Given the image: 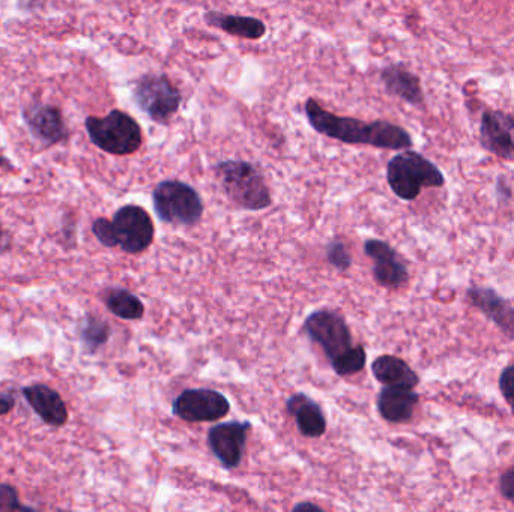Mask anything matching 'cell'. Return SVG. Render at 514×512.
I'll return each mask as SVG.
<instances>
[{"mask_svg": "<svg viewBox=\"0 0 514 512\" xmlns=\"http://www.w3.org/2000/svg\"><path fill=\"white\" fill-rule=\"evenodd\" d=\"M306 116L313 130L345 145H367L391 151H402L412 146L411 134L399 125L337 116L325 110L313 98L306 101Z\"/></svg>", "mask_w": 514, "mask_h": 512, "instance_id": "cell-1", "label": "cell"}, {"mask_svg": "<svg viewBox=\"0 0 514 512\" xmlns=\"http://www.w3.org/2000/svg\"><path fill=\"white\" fill-rule=\"evenodd\" d=\"M215 176L230 202L245 211L270 208L271 193L261 172L247 161H221L214 167Z\"/></svg>", "mask_w": 514, "mask_h": 512, "instance_id": "cell-2", "label": "cell"}, {"mask_svg": "<svg viewBox=\"0 0 514 512\" xmlns=\"http://www.w3.org/2000/svg\"><path fill=\"white\" fill-rule=\"evenodd\" d=\"M387 182L399 199L412 202L423 188L444 187L441 170L415 151H405L391 158L387 164Z\"/></svg>", "mask_w": 514, "mask_h": 512, "instance_id": "cell-3", "label": "cell"}, {"mask_svg": "<svg viewBox=\"0 0 514 512\" xmlns=\"http://www.w3.org/2000/svg\"><path fill=\"white\" fill-rule=\"evenodd\" d=\"M85 128L98 149L116 157L134 154L143 143L142 128L136 119L122 110H112L104 118L89 116Z\"/></svg>", "mask_w": 514, "mask_h": 512, "instance_id": "cell-4", "label": "cell"}, {"mask_svg": "<svg viewBox=\"0 0 514 512\" xmlns=\"http://www.w3.org/2000/svg\"><path fill=\"white\" fill-rule=\"evenodd\" d=\"M155 214L163 223L194 226L203 215V202L191 185L181 181H163L152 193Z\"/></svg>", "mask_w": 514, "mask_h": 512, "instance_id": "cell-5", "label": "cell"}, {"mask_svg": "<svg viewBox=\"0 0 514 512\" xmlns=\"http://www.w3.org/2000/svg\"><path fill=\"white\" fill-rule=\"evenodd\" d=\"M137 106L157 124H167L181 106L179 89L164 74H145L133 88Z\"/></svg>", "mask_w": 514, "mask_h": 512, "instance_id": "cell-6", "label": "cell"}, {"mask_svg": "<svg viewBox=\"0 0 514 512\" xmlns=\"http://www.w3.org/2000/svg\"><path fill=\"white\" fill-rule=\"evenodd\" d=\"M112 224L116 247H121L125 253H143L154 242V223L142 206H122L113 215Z\"/></svg>", "mask_w": 514, "mask_h": 512, "instance_id": "cell-7", "label": "cell"}, {"mask_svg": "<svg viewBox=\"0 0 514 512\" xmlns=\"http://www.w3.org/2000/svg\"><path fill=\"white\" fill-rule=\"evenodd\" d=\"M307 337L322 347L328 361L352 347V334L345 317L333 310H316L304 322Z\"/></svg>", "mask_w": 514, "mask_h": 512, "instance_id": "cell-8", "label": "cell"}, {"mask_svg": "<svg viewBox=\"0 0 514 512\" xmlns=\"http://www.w3.org/2000/svg\"><path fill=\"white\" fill-rule=\"evenodd\" d=\"M173 415L187 422H212L229 415L230 403L215 389H185L172 404Z\"/></svg>", "mask_w": 514, "mask_h": 512, "instance_id": "cell-9", "label": "cell"}, {"mask_svg": "<svg viewBox=\"0 0 514 512\" xmlns=\"http://www.w3.org/2000/svg\"><path fill=\"white\" fill-rule=\"evenodd\" d=\"M250 430L248 421L221 422L209 428V449L224 469H235L241 464Z\"/></svg>", "mask_w": 514, "mask_h": 512, "instance_id": "cell-10", "label": "cell"}, {"mask_svg": "<svg viewBox=\"0 0 514 512\" xmlns=\"http://www.w3.org/2000/svg\"><path fill=\"white\" fill-rule=\"evenodd\" d=\"M364 253L373 260V278L379 286L400 289L408 284V266L388 242L367 239Z\"/></svg>", "mask_w": 514, "mask_h": 512, "instance_id": "cell-11", "label": "cell"}, {"mask_svg": "<svg viewBox=\"0 0 514 512\" xmlns=\"http://www.w3.org/2000/svg\"><path fill=\"white\" fill-rule=\"evenodd\" d=\"M22 116L32 136L44 146L59 145L70 137V130L59 107L32 103L23 109Z\"/></svg>", "mask_w": 514, "mask_h": 512, "instance_id": "cell-12", "label": "cell"}, {"mask_svg": "<svg viewBox=\"0 0 514 512\" xmlns=\"http://www.w3.org/2000/svg\"><path fill=\"white\" fill-rule=\"evenodd\" d=\"M480 143L487 152L514 163V118L501 110L481 116Z\"/></svg>", "mask_w": 514, "mask_h": 512, "instance_id": "cell-13", "label": "cell"}, {"mask_svg": "<svg viewBox=\"0 0 514 512\" xmlns=\"http://www.w3.org/2000/svg\"><path fill=\"white\" fill-rule=\"evenodd\" d=\"M466 296L472 307L480 310L505 337L514 341V307L507 299L490 287L477 286L469 287Z\"/></svg>", "mask_w": 514, "mask_h": 512, "instance_id": "cell-14", "label": "cell"}, {"mask_svg": "<svg viewBox=\"0 0 514 512\" xmlns=\"http://www.w3.org/2000/svg\"><path fill=\"white\" fill-rule=\"evenodd\" d=\"M28 403L37 415L53 428L62 427L68 422V409L61 394L50 386L37 383V385L26 386L23 388Z\"/></svg>", "mask_w": 514, "mask_h": 512, "instance_id": "cell-15", "label": "cell"}, {"mask_svg": "<svg viewBox=\"0 0 514 512\" xmlns=\"http://www.w3.org/2000/svg\"><path fill=\"white\" fill-rule=\"evenodd\" d=\"M286 410L297 422L298 430L304 437L318 439L327 431V418L324 410L309 395L297 392L286 401Z\"/></svg>", "mask_w": 514, "mask_h": 512, "instance_id": "cell-16", "label": "cell"}, {"mask_svg": "<svg viewBox=\"0 0 514 512\" xmlns=\"http://www.w3.org/2000/svg\"><path fill=\"white\" fill-rule=\"evenodd\" d=\"M420 395L414 389L384 386L378 395V410L385 421L405 424L414 416Z\"/></svg>", "mask_w": 514, "mask_h": 512, "instance_id": "cell-17", "label": "cell"}, {"mask_svg": "<svg viewBox=\"0 0 514 512\" xmlns=\"http://www.w3.org/2000/svg\"><path fill=\"white\" fill-rule=\"evenodd\" d=\"M385 91L414 107L424 104V92L418 76L406 70L403 65H390L381 71Z\"/></svg>", "mask_w": 514, "mask_h": 512, "instance_id": "cell-18", "label": "cell"}, {"mask_svg": "<svg viewBox=\"0 0 514 512\" xmlns=\"http://www.w3.org/2000/svg\"><path fill=\"white\" fill-rule=\"evenodd\" d=\"M372 373L384 386L415 389L420 385V376L415 373L414 368L394 355H382L376 358L372 364Z\"/></svg>", "mask_w": 514, "mask_h": 512, "instance_id": "cell-19", "label": "cell"}, {"mask_svg": "<svg viewBox=\"0 0 514 512\" xmlns=\"http://www.w3.org/2000/svg\"><path fill=\"white\" fill-rule=\"evenodd\" d=\"M206 25L220 29L233 37L244 40H261L267 34V26L264 22L254 17L232 16V14L209 11L203 16Z\"/></svg>", "mask_w": 514, "mask_h": 512, "instance_id": "cell-20", "label": "cell"}, {"mask_svg": "<svg viewBox=\"0 0 514 512\" xmlns=\"http://www.w3.org/2000/svg\"><path fill=\"white\" fill-rule=\"evenodd\" d=\"M106 307L113 316L124 320H140L145 316V305L139 296L125 289H110L104 296Z\"/></svg>", "mask_w": 514, "mask_h": 512, "instance_id": "cell-21", "label": "cell"}, {"mask_svg": "<svg viewBox=\"0 0 514 512\" xmlns=\"http://www.w3.org/2000/svg\"><path fill=\"white\" fill-rule=\"evenodd\" d=\"M110 334H112V329H110L106 320L92 316V314L83 319L80 338H82L86 352L97 353L104 344H107Z\"/></svg>", "mask_w": 514, "mask_h": 512, "instance_id": "cell-22", "label": "cell"}, {"mask_svg": "<svg viewBox=\"0 0 514 512\" xmlns=\"http://www.w3.org/2000/svg\"><path fill=\"white\" fill-rule=\"evenodd\" d=\"M367 353L361 344L349 347L342 355L337 356L331 361L334 373L340 377L352 376V374L361 373L366 368Z\"/></svg>", "mask_w": 514, "mask_h": 512, "instance_id": "cell-23", "label": "cell"}, {"mask_svg": "<svg viewBox=\"0 0 514 512\" xmlns=\"http://www.w3.org/2000/svg\"><path fill=\"white\" fill-rule=\"evenodd\" d=\"M327 260L331 266L346 271L352 266V257L348 247L342 241H333L327 247Z\"/></svg>", "mask_w": 514, "mask_h": 512, "instance_id": "cell-24", "label": "cell"}, {"mask_svg": "<svg viewBox=\"0 0 514 512\" xmlns=\"http://www.w3.org/2000/svg\"><path fill=\"white\" fill-rule=\"evenodd\" d=\"M32 511L31 506L20 502L19 491L10 484H0V512L5 511Z\"/></svg>", "mask_w": 514, "mask_h": 512, "instance_id": "cell-25", "label": "cell"}, {"mask_svg": "<svg viewBox=\"0 0 514 512\" xmlns=\"http://www.w3.org/2000/svg\"><path fill=\"white\" fill-rule=\"evenodd\" d=\"M92 233H94L95 238L98 239L101 245L107 248H115V233H113V224L112 221L107 220V218H97V220L92 223Z\"/></svg>", "mask_w": 514, "mask_h": 512, "instance_id": "cell-26", "label": "cell"}, {"mask_svg": "<svg viewBox=\"0 0 514 512\" xmlns=\"http://www.w3.org/2000/svg\"><path fill=\"white\" fill-rule=\"evenodd\" d=\"M499 391L514 415V364L507 365L499 374Z\"/></svg>", "mask_w": 514, "mask_h": 512, "instance_id": "cell-27", "label": "cell"}, {"mask_svg": "<svg viewBox=\"0 0 514 512\" xmlns=\"http://www.w3.org/2000/svg\"><path fill=\"white\" fill-rule=\"evenodd\" d=\"M499 491L502 497L514 505V467L505 470L499 478Z\"/></svg>", "mask_w": 514, "mask_h": 512, "instance_id": "cell-28", "label": "cell"}, {"mask_svg": "<svg viewBox=\"0 0 514 512\" xmlns=\"http://www.w3.org/2000/svg\"><path fill=\"white\" fill-rule=\"evenodd\" d=\"M14 404H16V400L13 395L0 394V416L10 413L14 409Z\"/></svg>", "mask_w": 514, "mask_h": 512, "instance_id": "cell-29", "label": "cell"}, {"mask_svg": "<svg viewBox=\"0 0 514 512\" xmlns=\"http://www.w3.org/2000/svg\"><path fill=\"white\" fill-rule=\"evenodd\" d=\"M11 245H13V238L4 227L0 226V254L10 251Z\"/></svg>", "mask_w": 514, "mask_h": 512, "instance_id": "cell-30", "label": "cell"}, {"mask_svg": "<svg viewBox=\"0 0 514 512\" xmlns=\"http://www.w3.org/2000/svg\"><path fill=\"white\" fill-rule=\"evenodd\" d=\"M19 5L22 10L35 11L43 7L44 0H19Z\"/></svg>", "mask_w": 514, "mask_h": 512, "instance_id": "cell-31", "label": "cell"}, {"mask_svg": "<svg viewBox=\"0 0 514 512\" xmlns=\"http://www.w3.org/2000/svg\"><path fill=\"white\" fill-rule=\"evenodd\" d=\"M0 169L8 170V172H14V170H16V167H14V164L11 163V161L8 160L7 157H4V155H0Z\"/></svg>", "mask_w": 514, "mask_h": 512, "instance_id": "cell-32", "label": "cell"}, {"mask_svg": "<svg viewBox=\"0 0 514 512\" xmlns=\"http://www.w3.org/2000/svg\"><path fill=\"white\" fill-rule=\"evenodd\" d=\"M318 509L319 511V506L318 505H313V503H298V505H295L294 506V509L295 511H298V509Z\"/></svg>", "mask_w": 514, "mask_h": 512, "instance_id": "cell-33", "label": "cell"}]
</instances>
